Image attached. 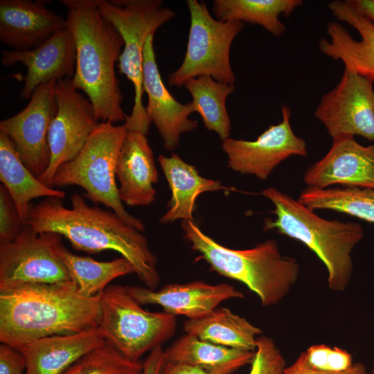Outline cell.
I'll return each instance as SVG.
<instances>
[{"instance_id":"cell-1","label":"cell","mask_w":374,"mask_h":374,"mask_svg":"<svg viewBox=\"0 0 374 374\" xmlns=\"http://www.w3.org/2000/svg\"><path fill=\"white\" fill-rule=\"evenodd\" d=\"M72 207L62 199L48 197L31 208L28 224L38 233H55L72 247L88 253L114 251L127 259L145 287L156 290L160 282L157 258L146 237L114 211L89 206L78 194L71 197Z\"/></svg>"},{"instance_id":"cell-2","label":"cell","mask_w":374,"mask_h":374,"mask_svg":"<svg viewBox=\"0 0 374 374\" xmlns=\"http://www.w3.org/2000/svg\"><path fill=\"white\" fill-rule=\"evenodd\" d=\"M100 294L86 297L75 284L0 289V341L18 350L37 339L97 327Z\"/></svg>"},{"instance_id":"cell-3","label":"cell","mask_w":374,"mask_h":374,"mask_svg":"<svg viewBox=\"0 0 374 374\" xmlns=\"http://www.w3.org/2000/svg\"><path fill=\"white\" fill-rule=\"evenodd\" d=\"M60 2L68 9L66 27L75 45L73 86L87 95L98 122L125 121L127 115L115 72L124 45L121 35L101 15L98 0Z\"/></svg>"},{"instance_id":"cell-4","label":"cell","mask_w":374,"mask_h":374,"mask_svg":"<svg viewBox=\"0 0 374 374\" xmlns=\"http://www.w3.org/2000/svg\"><path fill=\"white\" fill-rule=\"evenodd\" d=\"M184 237L220 275L244 284L265 307L282 301L296 283L300 265L280 252L277 241L267 240L247 249L224 247L206 235L194 220H182Z\"/></svg>"},{"instance_id":"cell-5","label":"cell","mask_w":374,"mask_h":374,"mask_svg":"<svg viewBox=\"0 0 374 374\" xmlns=\"http://www.w3.org/2000/svg\"><path fill=\"white\" fill-rule=\"evenodd\" d=\"M260 194L272 202L271 213L276 216L265 219L263 230H274L307 246L326 266L329 288L344 291L352 276V251L364 235L362 226L357 222L323 219L274 187Z\"/></svg>"},{"instance_id":"cell-6","label":"cell","mask_w":374,"mask_h":374,"mask_svg":"<svg viewBox=\"0 0 374 374\" xmlns=\"http://www.w3.org/2000/svg\"><path fill=\"white\" fill-rule=\"evenodd\" d=\"M101 15L117 30L123 40L118 62L120 73L125 75L134 89V105L126 116L128 131L148 135L151 121L143 103V49L145 40L175 16L161 0H98Z\"/></svg>"},{"instance_id":"cell-7","label":"cell","mask_w":374,"mask_h":374,"mask_svg":"<svg viewBox=\"0 0 374 374\" xmlns=\"http://www.w3.org/2000/svg\"><path fill=\"white\" fill-rule=\"evenodd\" d=\"M126 133L124 124L99 122L77 156L57 169L52 186L82 188L86 198L111 208L128 224L143 232V222L125 210L116 182L117 159Z\"/></svg>"},{"instance_id":"cell-8","label":"cell","mask_w":374,"mask_h":374,"mask_svg":"<svg viewBox=\"0 0 374 374\" xmlns=\"http://www.w3.org/2000/svg\"><path fill=\"white\" fill-rule=\"evenodd\" d=\"M98 327L105 341L125 357L135 361L171 338L176 316L144 310L126 286L109 285L100 294Z\"/></svg>"},{"instance_id":"cell-9","label":"cell","mask_w":374,"mask_h":374,"mask_svg":"<svg viewBox=\"0 0 374 374\" xmlns=\"http://www.w3.org/2000/svg\"><path fill=\"white\" fill-rule=\"evenodd\" d=\"M186 3L190 18L186 51L179 67L168 75V84L181 87L188 80L200 75L233 84L235 77L231 66L230 49L244 28V23L214 19L204 2L188 0Z\"/></svg>"},{"instance_id":"cell-10","label":"cell","mask_w":374,"mask_h":374,"mask_svg":"<svg viewBox=\"0 0 374 374\" xmlns=\"http://www.w3.org/2000/svg\"><path fill=\"white\" fill-rule=\"evenodd\" d=\"M61 238L55 233H38L26 224L15 240L0 243V289L73 283L55 251Z\"/></svg>"},{"instance_id":"cell-11","label":"cell","mask_w":374,"mask_h":374,"mask_svg":"<svg viewBox=\"0 0 374 374\" xmlns=\"http://www.w3.org/2000/svg\"><path fill=\"white\" fill-rule=\"evenodd\" d=\"M373 82L344 69L335 87L322 96L314 115L332 141L358 135L374 141Z\"/></svg>"},{"instance_id":"cell-12","label":"cell","mask_w":374,"mask_h":374,"mask_svg":"<svg viewBox=\"0 0 374 374\" xmlns=\"http://www.w3.org/2000/svg\"><path fill=\"white\" fill-rule=\"evenodd\" d=\"M55 96L57 110L48 135L50 163L38 177L51 188L57 169L77 156L98 124L91 103L74 88L71 78L56 80Z\"/></svg>"},{"instance_id":"cell-13","label":"cell","mask_w":374,"mask_h":374,"mask_svg":"<svg viewBox=\"0 0 374 374\" xmlns=\"http://www.w3.org/2000/svg\"><path fill=\"white\" fill-rule=\"evenodd\" d=\"M55 82L39 85L21 112L0 122V132L9 138L25 166L37 178L50 163L48 135L57 110Z\"/></svg>"},{"instance_id":"cell-14","label":"cell","mask_w":374,"mask_h":374,"mask_svg":"<svg viewBox=\"0 0 374 374\" xmlns=\"http://www.w3.org/2000/svg\"><path fill=\"white\" fill-rule=\"evenodd\" d=\"M282 120L269 127L255 141L228 138L222 142L229 168L265 180L274 168L291 156H306L305 141L291 127L290 109L283 105Z\"/></svg>"},{"instance_id":"cell-15","label":"cell","mask_w":374,"mask_h":374,"mask_svg":"<svg viewBox=\"0 0 374 374\" xmlns=\"http://www.w3.org/2000/svg\"><path fill=\"white\" fill-rule=\"evenodd\" d=\"M328 6L337 19L353 27L361 39L357 40L341 24L332 21L326 30L329 38H322L318 42L320 51L333 60H341L345 69L374 80V24L346 1H332Z\"/></svg>"},{"instance_id":"cell-16","label":"cell","mask_w":374,"mask_h":374,"mask_svg":"<svg viewBox=\"0 0 374 374\" xmlns=\"http://www.w3.org/2000/svg\"><path fill=\"white\" fill-rule=\"evenodd\" d=\"M154 35L148 36L143 49V90L148 96L145 112L157 127L164 148L173 150L178 147L181 135L196 129L198 123L189 118L195 112L193 103L177 101L163 82L156 62Z\"/></svg>"},{"instance_id":"cell-17","label":"cell","mask_w":374,"mask_h":374,"mask_svg":"<svg viewBox=\"0 0 374 374\" xmlns=\"http://www.w3.org/2000/svg\"><path fill=\"white\" fill-rule=\"evenodd\" d=\"M309 188L345 187L374 189V143L364 146L354 137L333 141L328 152L305 172Z\"/></svg>"},{"instance_id":"cell-18","label":"cell","mask_w":374,"mask_h":374,"mask_svg":"<svg viewBox=\"0 0 374 374\" xmlns=\"http://www.w3.org/2000/svg\"><path fill=\"white\" fill-rule=\"evenodd\" d=\"M130 294L141 305H157L163 312L188 319L202 318L230 299H243V293L233 285H211L196 280L184 284H167L156 290L142 286H126Z\"/></svg>"},{"instance_id":"cell-19","label":"cell","mask_w":374,"mask_h":374,"mask_svg":"<svg viewBox=\"0 0 374 374\" xmlns=\"http://www.w3.org/2000/svg\"><path fill=\"white\" fill-rule=\"evenodd\" d=\"M1 62L4 66L21 63L26 67L20 94L22 98L30 100L41 84L73 78L76 62L75 42L66 27L35 48L23 51L3 50Z\"/></svg>"},{"instance_id":"cell-20","label":"cell","mask_w":374,"mask_h":374,"mask_svg":"<svg viewBox=\"0 0 374 374\" xmlns=\"http://www.w3.org/2000/svg\"><path fill=\"white\" fill-rule=\"evenodd\" d=\"M66 27V19L43 1H0V41L14 51L35 48Z\"/></svg>"},{"instance_id":"cell-21","label":"cell","mask_w":374,"mask_h":374,"mask_svg":"<svg viewBox=\"0 0 374 374\" xmlns=\"http://www.w3.org/2000/svg\"><path fill=\"white\" fill-rule=\"evenodd\" d=\"M146 136L127 130L118 153L116 167L118 195L127 206H148L155 199L154 184L158 180V172Z\"/></svg>"},{"instance_id":"cell-22","label":"cell","mask_w":374,"mask_h":374,"mask_svg":"<svg viewBox=\"0 0 374 374\" xmlns=\"http://www.w3.org/2000/svg\"><path fill=\"white\" fill-rule=\"evenodd\" d=\"M105 344L103 333L97 326L37 339L19 350L26 360L25 374H62L82 356Z\"/></svg>"},{"instance_id":"cell-23","label":"cell","mask_w":374,"mask_h":374,"mask_svg":"<svg viewBox=\"0 0 374 374\" xmlns=\"http://www.w3.org/2000/svg\"><path fill=\"white\" fill-rule=\"evenodd\" d=\"M159 162L172 193L168 210L159 219L161 224L194 220L195 200L201 193L231 189L219 181L202 177L195 166L175 153L170 157L160 155Z\"/></svg>"},{"instance_id":"cell-24","label":"cell","mask_w":374,"mask_h":374,"mask_svg":"<svg viewBox=\"0 0 374 374\" xmlns=\"http://www.w3.org/2000/svg\"><path fill=\"white\" fill-rule=\"evenodd\" d=\"M165 362L197 367L208 374H232L251 364L255 351L225 347L186 334L165 350Z\"/></svg>"},{"instance_id":"cell-25","label":"cell","mask_w":374,"mask_h":374,"mask_svg":"<svg viewBox=\"0 0 374 374\" xmlns=\"http://www.w3.org/2000/svg\"><path fill=\"white\" fill-rule=\"evenodd\" d=\"M0 179L9 192L23 224H28L30 202L41 197H65L63 190L46 186L24 164L9 138L0 132Z\"/></svg>"},{"instance_id":"cell-26","label":"cell","mask_w":374,"mask_h":374,"mask_svg":"<svg viewBox=\"0 0 374 374\" xmlns=\"http://www.w3.org/2000/svg\"><path fill=\"white\" fill-rule=\"evenodd\" d=\"M186 334L214 344L256 351L261 329L226 308H217L208 314L188 319L184 324Z\"/></svg>"},{"instance_id":"cell-27","label":"cell","mask_w":374,"mask_h":374,"mask_svg":"<svg viewBox=\"0 0 374 374\" xmlns=\"http://www.w3.org/2000/svg\"><path fill=\"white\" fill-rule=\"evenodd\" d=\"M55 251L66 267L78 291L82 296L93 297L100 294L114 279L135 274L132 264L121 257L109 261H98L89 257L75 255L69 251L61 239Z\"/></svg>"},{"instance_id":"cell-28","label":"cell","mask_w":374,"mask_h":374,"mask_svg":"<svg viewBox=\"0 0 374 374\" xmlns=\"http://www.w3.org/2000/svg\"><path fill=\"white\" fill-rule=\"evenodd\" d=\"M302 3L301 0H215L212 10L218 20L258 24L278 37L285 31L279 16L289 17Z\"/></svg>"},{"instance_id":"cell-29","label":"cell","mask_w":374,"mask_h":374,"mask_svg":"<svg viewBox=\"0 0 374 374\" xmlns=\"http://www.w3.org/2000/svg\"><path fill=\"white\" fill-rule=\"evenodd\" d=\"M184 86L191 95L195 111L206 128L215 132L222 141L229 138L231 123L226 101L234 91V84L219 82L209 75H200L188 80Z\"/></svg>"},{"instance_id":"cell-30","label":"cell","mask_w":374,"mask_h":374,"mask_svg":"<svg viewBox=\"0 0 374 374\" xmlns=\"http://www.w3.org/2000/svg\"><path fill=\"white\" fill-rule=\"evenodd\" d=\"M297 200L312 211L332 210L374 223V189L308 187Z\"/></svg>"},{"instance_id":"cell-31","label":"cell","mask_w":374,"mask_h":374,"mask_svg":"<svg viewBox=\"0 0 374 374\" xmlns=\"http://www.w3.org/2000/svg\"><path fill=\"white\" fill-rule=\"evenodd\" d=\"M143 362L130 359L107 343L89 352L62 374H143Z\"/></svg>"},{"instance_id":"cell-32","label":"cell","mask_w":374,"mask_h":374,"mask_svg":"<svg viewBox=\"0 0 374 374\" xmlns=\"http://www.w3.org/2000/svg\"><path fill=\"white\" fill-rule=\"evenodd\" d=\"M304 353L308 364L317 370L342 372L353 364L351 355L338 347L332 348L325 344L313 345Z\"/></svg>"},{"instance_id":"cell-33","label":"cell","mask_w":374,"mask_h":374,"mask_svg":"<svg viewBox=\"0 0 374 374\" xmlns=\"http://www.w3.org/2000/svg\"><path fill=\"white\" fill-rule=\"evenodd\" d=\"M249 374H284L287 367L285 358L274 340L258 336L257 346Z\"/></svg>"},{"instance_id":"cell-34","label":"cell","mask_w":374,"mask_h":374,"mask_svg":"<svg viewBox=\"0 0 374 374\" xmlns=\"http://www.w3.org/2000/svg\"><path fill=\"white\" fill-rule=\"evenodd\" d=\"M23 223L6 187L0 186V243L10 242L20 235Z\"/></svg>"},{"instance_id":"cell-35","label":"cell","mask_w":374,"mask_h":374,"mask_svg":"<svg viewBox=\"0 0 374 374\" xmlns=\"http://www.w3.org/2000/svg\"><path fill=\"white\" fill-rule=\"evenodd\" d=\"M26 364L22 353L6 344L0 345V374H25Z\"/></svg>"},{"instance_id":"cell-36","label":"cell","mask_w":374,"mask_h":374,"mask_svg":"<svg viewBox=\"0 0 374 374\" xmlns=\"http://www.w3.org/2000/svg\"><path fill=\"white\" fill-rule=\"evenodd\" d=\"M284 374H367L366 366L357 362L342 372H328L312 368L307 362L305 353H301L293 364L287 366Z\"/></svg>"},{"instance_id":"cell-37","label":"cell","mask_w":374,"mask_h":374,"mask_svg":"<svg viewBox=\"0 0 374 374\" xmlns=\"http://www.w3.org/2000/svg\"><path fill=\"white\" fill-rule=\"evenodd\" d=\"M165 365L163 350L161 346L150 351L143 361V374H161Z\"/></svg>"},{"instance_id":"cell-38","label":"cell","mask_w":374,"mask_h":374,"mask_svg":"<svg viewBox=\"0 0 374 374\" xmlns=\"http://www.w3.org/2000/svg\"><path fill=\"white\" fill-rule=\"evenodd\" d=\"M161 374H208L204 371L192 366L165 362Z\"/></svg>"},{"instance_id":"cell-39","label":"cell","mask_w":374,"mask_h":374,"mask_svg":"<svg viewBox=\"0 0 374 374\" xmlns=\"http://www.w3.org/2000/svg\"><path fill=\"white\" fill-rule=\"evenodd\" d=\"M351 7L374 24V0H346Z\"/></svg>"}]
</instances>
